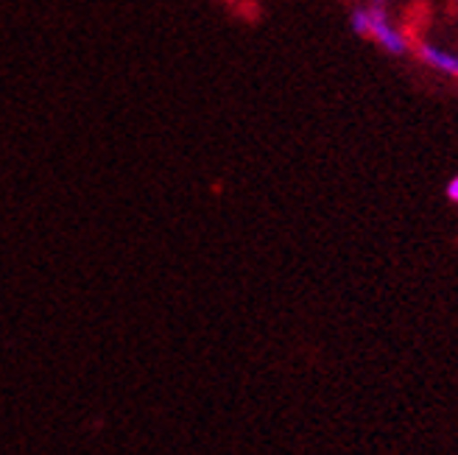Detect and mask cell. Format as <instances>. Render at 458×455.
<instances>
[{
  "instance_id": "obj_4",
  "label": "cell",
  "mask_w": 458,
  "mask_h": 455,
  "mask_svg": "<svg viewBox=\"0 0 458 455\" xmlns=\"http://www.w3.org/2000/svg\"><path fill=\"white\" fill-rule=\"evenodd\" d=\"M375 4H383V0H375Z\"/></svg>"
},
{
  "instance_id": "obj_3",
  "label": "cell",
  "mask_w": 458,
  "mask_h": 455,
  "mask_svg": "<svg viewBox=\"0 0 458 455\" xmlns=\"http://www.w3.org/2000/svg\"><path fill=\"white\" fill-rule=\"evenodd\" d=\"M447 198H450L453 204H458V176L450 179V185H447Z\"/></svg>"
},
{
  "instance_id": "obj_1",
  "label": "cell",
  "mask_w": 458,
  "mask_h": 455,
  "mask_svg": "<svg viewBox=\"0 0 458 455\" xmlns=\"http://www.w3.org/2000/svg\"><path fill=\"white\" fill-rule=\"evenodd\" d=\"M352 29L360 37H369L383 45L388 54H405V37L386 20L380 9H355L352 12Z\"/></svg>"
},
{
  "instance_id": "obj_2",
  "label": "cell",
  "mask_w": 458,
  "mask_h": 455,
  "mask_svg": "<svg viewBox=\"0 0 458 455\" xmlns=\"http://www.w3.org/2000/svg\"><path fill=\"white\" fill-rule=\"evenodd\" d=\"M422 59L433 67V71H442V73H450V76H458V56L442 51V48H433V45H422L420 48Z\"/></svg>"
}]
</instances>
